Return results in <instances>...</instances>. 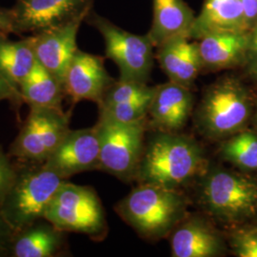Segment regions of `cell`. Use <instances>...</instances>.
I'll return each mask as SVG.
<instances>
[{"instance_id":"1","label":"cell","mask_w":257,"mask_h":257,"mask_svg":"<svg viewBox=\"0 0 257 257\" xmlns=\"http://www.w3.org/2000/svg\"><path fill=\"white\" fill-rule=\"evenodd\" d=\"M206 158L200 146L191 138L163 133L148 145L138 165L143 183L176 189L205 170Z\"/></svg>"},{"instance_id":"2","label":"cell","mask_w":257,"mask_h":257,"mask_svg":"<svg viewBox=\"0 0 257 257\" xmlns=\"http://www.w3.org/2000/svg\"><path fill=\"white\" fill-rule=\"evenodd\" d=\"M120 217L146 237H162L183 219L187 201L174 188L143 183L116 206Z\"/></svg>"},{"instance_id":"3","label":"cell","mask_w":257,"mask_h":257,"mask_svg":"<svg viewBox=\"0 0 257 257\" xmlns=\"http://www.w3.org/2000/svg\"><path fill=\"white\" fill-rule=\"evenodd\" d=\"M20 162L17 177L0 209V215L15 233L44 218L49 203L65 181L44 163Z\"/></svg>"},{"instance_id":"4","label":"cell","mask_w":257,"mask_h":257,"mask_svg":"<svg viewBox=\"0 0 257 257\" xmlns=\"http://www.w3.org/2000/svg\"><path fill=\"white\" fill-rule=\"evenodd\" d=\"M44 218L66 232L105 237L108 226L100 198L92 187L65 180L47 207Z\"/></svg>"},{"instance_id":"5","label":"cell","mask_w":257,"mask_h":257,"mask_svg":"<svg viewBox=\"0 0 257 257\" xmlns=\"http://www.w3.org/2000/svg\"><path fill=\"white\" fill-rule=\"evenodd\" d=\"M250 101L247 90L237 80L221 79L205 93L197 111V124L209 138L231 136L247 123Z\"/></svg>"},{"instance_id":"6","label":"cell","mask_w":257,"mask_h":257,"mask_svg":"<svg viewBox=\"0 0 257 257\" xmlns=\"http://www.w3.org/2000/svg\"><path fill=\"white\" fill-rule=\"evenodd\" d=\"M85 20L95 28L105 42V53L119 69L120 80L147 82L154 65V45L146 36H138L90 12Z\"/></svg>"},{"instance_id":"7","label":"cell","mask_w":257,"mask_h":257,"mask_svg":"<svg viewBox=\"0 0 257 257\" xmlns=\"http://www.w3.org/2000/svg\"><path fill=\"white\" fill-rule=\"evenodd\" d=\"M201 202L219 220H246L256 213L257 184L228 171H213L203 183Z\"/></svg>"},{"instance_id":"8","label":"cell","mask_w":257,"mask_h":257,"mask_svg":"<svg viewBox=\"0 0 257 257\" xmlns=\"http://www.w3.org/2000/svg\"><path fill=\"white\" fill-rule=\"evenodd\" d=\"M70 115L62 109L30 107L10 156L23 162L44 163L70 132Z\"/></svg>"},{"instance_id":"9","label":"cell","mask_w":257,"mask_h":257,"mask_svg":"<svg viewBox=\"0 0 257 257\" xmlns=\"http://www.w3.org/2000/svg\"><path fill=\"white\" fill-rule=\"evenodd\" d=\"M145 118L120 122L99 115L95 124L100 140L99 169L121 179L137 174L143 149Z\"/></svg>"},{"instance_id":"10","label":"cell","mask_w":257,"mask_h":257,"mask_svg":"<svg viewBox=\"0 0 257 257\" xmlns=\"http://www.w3.org/2000/svg\"><path fill=\"white\" fill-rule=\"evenodd\" d=\"M93 0H17L10 9L13 34H37L87 18Z\"/></svg>"},{"instance_id":"11","label":"cell","mask_w":257,"mask_h":257,"mask_svg":"<svg viewBox=\"0 0 257 257\" xmlns=\"http://www.w3.org/2000/svg\"><path fill=\"white\" fill-rule=\"evenodd\" d=\"M100 140L96 125L70 130L59 146L44 162L49 170L67 180L86 171L98 170Z\"/></svg>"},{"instance_id":"12","label":"cell","mask_w":257,"mask_h":257,"mask_svg":"<svg viewBox=\"0 0 257 257\" xmlns=\"http://www.w3.org/2000/svg\"><path fill=\"white\" fill-rule=\"evenodd\" d=\"M113 82L102 56L78 49L65 74L63 87L74 104L90 100L98 105Z\"/></svg>"},{"instance_id":"13","label":"cell","mask_w":257,"mask_h":257,"mask_svg":"<svg viewBox=\"0 0 257 257\" xmlns=\"http://www.w3.org/2000/svg\"><path fill=\"white\" fill-rule=\"evenodd\" d=\"M85 18L47 29L31 37L37 61L63 84L67 69L78 48L76 37Z\"/></svg>"},{"instance_id":"14","label":"cell","mask_w":257,"mask_h":257,"mask_svg":"<svg viewBox=\"0 0 257 257\" xmlns=\"http://www.w3.org/2000/svg\"><path fill=\"white\" fill-rule=\"evenodd\" d=\"M193 108L189 87L177 83L157 86L148 113L152 124L164 133H175L186 125Z\"/></svg>"},{"instance_id":"15","label":"cell","mask_w":257,"mask_h":257,"mask_svg":"<svg viewBox=\"0 0 257 257\" xmlns=\"http://www.w3.org/2000/svg\"><path fill=\"white\" fill-rule=\"evenodd\" d=\"M66 231L45 218L16 232L10 257H56L67 253Z\"/></svg>"},{"instance_id":"16","label":"cell","mask_w":257,"mask_h":257,"mask_svg":"<svg viewBox=\"0 0 257 257\" xmlns=\"http://www.w3.org/2000/svg\"><path fill=\"white\" fill-rule=\"evenodd\" d=\"M225 32H250L240 0H206L188 37L201 39L211 34Z\"/></svg>"},{"instance_id":"17","label":"cell","mask_w":257,"mask_h":257,"mask_svg":"<svg viewBox=\"0 0 257 257\" xmlns=\"http://www.w3.org/2000/svg\"><path fill=\"white\" fill-rule=\"evenodd\" d=\"M188 37H176L158 47L157 59L170 81L190 87L200 70L202 61L198 44Z\"/></svg>"},{"instance_id":"18","label":"cell","mask_w":257,"mask_h":257,"mask_svg":"<svg viewBox=\"0 0 257 257\" xmlns=\"http://www.w3.org/2000/svg\"><path fill=\"white\" fill-rule=\"evenodd\" d=\"M249 33L225 32L202 37L198 49L203 68L216 71L246 62Z\"/></svg>"},{"instance_id":"19","label":"cell","mask_w":257,"mask_h":257,"mask_svg":"<svg viewBox=\"0 0 257 257\" xmlns=\"http://www.w3.org/2000/svg\"><path fill=\"white\" fill-rule=\"evenodd\" d=\"M223 248L219 233L199 218L186 221L172 236V253L175 257L217 256Z\"/></svg>"},{"instance_id":"20","label":"cell","mask_w":257,"mask_h":257,"mask_svg":"<svg viewBox=\"0 0 257 257\" xmlns=\"http://www.w3.org/2000/svg\"><path fill=\"white\" fill-rule=\"evenodd\" d=\"M153 24L147 36L154 46L189 37L195 16L183 0H153Z\"/></svg>"},{"instance_id":"21","label":"cell","mask_w":257,"mask_h":257,"mask_svg":"<svg viewBox=\"0 0 257 257\" xmlns=\"http://www.w3.org/2000/svg\"><path fill=\"white\" fill-rule=\"evenodd\" d=\"M19 89L23 102L29 108L62 109V101L66 96L63 84L37 61Z\"/></svg>"},{"instance_id":"22","label":"cell","mask_w":257,"mask_h":257,"mask_svg":"<svg viewBox=\"0 0 257 257\" xmlns=\"http://www.w3.org/2000/svg\"><path fill=\"white\" fill-rule=\"evenodd\" d=\"M36 63L31 37L13 41L0 36V72L14 86L20 88Z\"/></svg>"},{"instance_id":"23","label":"cell","mask_w":257,"mask_h":257,"mask_svg":"<svg viewBox=\"0 0 257 257\" xmlns=\"http://www.w3.org/2000/svg\"><path fill=\"white\" fill-rule=\"evenodd\" d=\"M222 155L244 171L257 169V136L244 132L234 136L222 146Z\"/></svg>"},{"instance_id":"24","label":"cell","mask_w":257,"mask_h":257,"mask_svg":"<svg viewBox=\"0 0 257 257\" xmlns=\"http://www.w3.org/2000/svg\"><path fill=\"white\" fill-rule=\"evenodd\" d=\"M156 88L149 87L146 83L119 79L110 86L98 106L126 102L152 101Z\"/></svg>"},{"instance_id":"25","label":"cell","mask_w":257,"mask_h":257,"mask_svg":"<svg viewBox=\"0 0 257 257\" xmlns=\"http://www.w3.org/2000/svg\"><path fill=\"white\" fill-rule=\"evenodd\" d=\"M152 101L126 102L100 105L99 115L120 122H135L146 117Z\"/></svg>"},{"instance_id":"26","label":"cell","mask_w":257,"mask_h":257,"mask_svg":"<svg viewBox=\"0 0 257 257\" xmlns=\"http://www.w3.org/2000/svg\"><path fill=\"white\" fill-rule=\"evenodd\" d=\"M18 164L0 147V209L17 177Z\"/></svg>"},{"instance_id":"27","label":"cell","mask_w":257,"mask_h":257,"mask_svg":"<svg viewBox=\"0 0 257 257\" xmlns=\"http://www.w3.org/2000/svg\"><path fill=\"white\" fill-rule=\"evenodd\" d=\"M233 245L238 256L257 257V230L236 235Z\"/></svg>"},{"instance_id":"28","label":"cell","mask_w":257,"mask_h":257,"mask_svg":"<svg viewBox=\"0 0 257 257\" xmlns=\"http://www.w3.org/2000/svg\"><path fill=\"white\" fill-rule=\"evenodd\" d=\"M8 100L18 110L23 102L20 90L14 86L0 72V102Z\"/></svg>"},{"instance_id":"29","label":"cell","mask_w":257,"mask_h":257,"mask_svg":"<svg viewBox=\"0 0 257 257\" xmlns=\"http://www.w3.org/2000/svg\"><path fill=\"white\" fill-rule=\"evenodd\" d=\"M15 231L0 215V257H10Z\"/></svg>"},{"instance_id":"30","label":"cell","mask_w":257,"mask_h":257,"mask_svg":"<svg viewBox=\"0 0 257 257\" xmlns=\"http://www.w3.org/2000/svg\"><path fill=\"white\" fill-rule=\"evenodd\" d=\"M246 62L248 63L249 73L257 77V25L249 33V43Z\"/></svg>"},{"instance_id":"31","label":"cell","mask_w":257,"mask_h":257,"mask_svg":"<svg viewBox=\"0 0 257 257\" xmlns=\"http://www.w3.org/2000/svg\"><path fill=\"white\" fill-rule=\"evenodd\" d=\"M249 31L257 25V0H240Z\"/></svg>"},{"instance_id":"32","label":"cell","mask_w":257,"mask_h":257,"mask_svg":"<svg viewBox=\"0 0 257 257\" xmlns=\"http://www.w3.org/2000/svg\"><path fill=\"white\" fill-rule=\"evenodd\" d=\"M10 34H13L11 11L0 8V36L8 37Z\"/></svg>"},{"instance_id":"33","label":"cell","mask_w":257,"mask_h":257,"mask_svg":"<svg viewBox=\"0 0 257 257\" xmlns=\"http://www.w3.org/2000/svg\"><path fill=\"white\" fill-rule=\"evenodd\" d=\"M256 170H257V169H256Z\"/></svg>"},{"instance_id":"34","label":"cell","mask_w":257,"mask_h":257,"mask_svg":"<svg viewBox=\"0 0 257 257\" xmlns=\"http://www.w3.org/2000/svg\"></svg>"}]
</instances>
